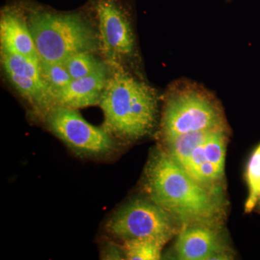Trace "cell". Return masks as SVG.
Returning <instances> with one entry per match:
<instances>
[{"instance_id": "6", "label": "cell", "mask_w": 260, "mask_h": 260, "mask_svg": "<svg viewBox=\"0 0 260 260\" xmlns=\"http://www.w3.org/2000/svg\"><path fill=\"white\" fill-rule=\"evenodd\" d=\"M49 130L76 153L88 156H101L114 148L112 135L83 119L72 108L56 105L46 114Z\"/></svg>"}, {"instance_id": "13", "label": "cell", "mask_w": 260, "mask_h": 260, "mask_svg": "<svg viewBox=\"0 0 260 260\" xmlns=\"http://www.w3.org/2000/svg\"><path fill=\"white\" fill-rule=\"evenodd\" d=\"M167 244L158 239L142 238L124 241L121 251L126 259L157 260L161 256L162 247Z\"/></svg>"}, {"instance_id": "18", "label": "cell", "mask_w": 260, "mask_h": 260, "mask_svg": "<svg viewBox=\"0 0 260 260\" xmlns=\"http://www.w3.org/2000/svg\"><path fill=\"white\" fill-rule=\"evenodd\" d=\"M256 207H257L258 209L260 210V194L259 198H258L257 203H256Z\"/></svg>"}, {"instance_id": "12", "label": "cell", "mask_w": 260, "mask_h": 260, "mask_svg": "<svg viewBox=\"0 0 260 260\" xmlns=\"http://www.w3.org/2000/svg\"><path fill=\"white\" fill-rule=\"evenodd\" d=\"M1 61L5 73L27 77L44 83L40 59L1 51Z\"/></svg>"}, {"instance_id": "3", "label": "cell", "mask_w": 260, "mask_h": 260, "mask_svg": "<svg viewBox=\"0 0 260 260\" xmlns=\"http://www.w3.org/2000/svg\"><path fill=\"white\" fill-rule=\"evenodd\" d=\"M28 18L40 61L64 62L78 53L100 49L99 32L80 13L36 8L29 10Z\"/></svg>"}, {"instance_id": "15", "label": "cell", "mask_w": 260, "mask_h": 260, "mask_svg": "<svg viewBox=\"0 0 260 260\" xmlns=\"http://www.w3.org/2000/svg\"><path fill=\"white\" fill-rule=\"evenodd\" d=\"M246 177L249 195L245 203V212L249 213L256 208L260 194V144L248 162Z\"/></svg>"}, {"instance_id": "1", "label": "cell", "mask_w": 260, "mask_h": 260, "mask_svg": "<svg viewBox=\"0 0 260 260\" xmlns=\"http://www.w3.org/2000/svg\"><path fill=\"white\" fill-rule=\"evenodd\" d=\"M149 198L182 223L218 226L223 203L218 190L193 179L166 151L155 152L145 171Z\"/></svg>"}, {"instance_id": "16", "label": "cell", "mask_w": 260, "mask_h": 260, "mask_svg": "<svg viewBox=\"0 0 260 260\" xmlns=\"http://www.w3.org/2000/svg\"><path fill=\"white\" fill-rule=\"evenodd\" d=\"M40 62L43 80L54 99V95L67 86L73 79L63 62L49 63L42 61Z\"/></svg>"}, {"instance_id": "17", "label": "cell", "mask_w": 260, "mask_h": 260, "mask_svg": "<svg viewBox=\"0 0 260 260\" xmlns=\"http://www.w3.org/2000/svg\"><path fill=\"white\" fill-rule=\"evenodd\" d=\"M225 138L224 129L213 130L203 143L205 158L223 174L225 164Z\"/></svg>"}, {"instance_id": "10", "label": "cell", "mask_w": 260, "mask_h": 260, "mask_svg": "<svg viewBox=\"0 0 260 260\" xmlns=\"http://www.w3.org/2000/svg\"><path fill=\"white\" fill-rule=\"evenodd\" d=\"M109 76L107 63L93 74L72 80L54 95V106L78 109L99 105Z\"/></svg>"}, {"instance_id": "7", "label": "cell", "mask_w": 260, "mask_h": 260, "mask_svg": "<svg viewBox=\"0 0 260 260\" xmlns=\"http://www.w3.org/2000/svg\"><path fill=\"white\" fill-rule=\"evenodd\" d=\"M121 0H93L100 49L107 62L122 63L134 54L135 37Z\"/></svg>"}, {"instance_id": "4", "label": "cell", "mask_w": 260, "mask_h": 260, "mask_svg": "<svg viewBox=\"0 0 260 260\" xmlns=\"http://www.w3.org/2000/svg\"><path fill=\"white\" fill-rule=\"evenodd\" d=\"M224 129L223 116L211 98L187 88L168 98L162 112V140L192 132Z\"/></svg>"}, {"instance_id": "8", "label": "cell", "mask_w": 260, "mask_h": 260, "mask_svg": "<svg viewBox=\"0 0 260 260\" xmlns=\"http://www.w3.org/2000/svg\"><path fill=\"white\" fill-rule=\"evenodd\" d=\"M217 227L204 224L183 225L175 244L179 259H230L229 249Z\"/></svg>"}, {"instance_id": "9", "label": "cell", "mask_w": 260, "mask_h": 260, "mask_svg": "<svg viewBox=\"0 0 260 260\" xmlns=\"http://www.w3.org/2000/svg\"><path fill=\"white\" fill-rule=\"evenodd\" d=\"M0 42L2 51L40 59L28 20L18 6L5 7L2 11Z\"/></svg>"}, {"instance_id": "5", "label": "cell", "mask_w": 260, "mask_h": 260, "mask_svg": "<svg viewBox=\"0 0 260 260\" xmlns=\"http://www.w3.org/2000/svg\"><path fill=\"white\" fill-rule=\"evenodd\" d=\"M177 220L151 200H136L116 211L108 220L106 229L123 242L150 238L167 243L177 233Z\"/></svg>"}, {"instance_id": "14", "label": "cell", "mask_w": 260, "mask_h": 260, "mask_svg": "<svg viewBox=\"0 0 260 260\" xmlns=\"http://www.w3.org/2000/svg\"><path fill=\"white\" fill-rule=\"evenodd\" d=\"M94 53L80 52L70 56L63 62L72 79H78L93 74L106 62L99 60Z\"/></svg>"}, {"instance_id": "11", "label": "cell", "mask_w": 260, "mask_h": 260, "mask_svg": "<svg viewBox=\"0 0 260 260\" xmlns=\"http://www.w3.org/2000/svg\"><path fill=\"white\" fill-rule=\"evenodd\" d=\"M212 131L192 132L165 140L166 152L184 167L194 149L204 143Z\"/></svg>"}, {"instance_id": "2", "label": "cell", "mask_w": 260, "mask_h": 260, "mask_svg": "<svg viewBox=\"0 0 260 260\" xmlns=\"http://www.w3.org/2000/svg\"><path fill=\"white\" fill-rule=\"evenodd\" d=\"M107 63L109 76L99 104L104 113V129L121 139H140L149 134L156 122V93L126 71L121 63Z\"/></svg>"}]
</instances>
